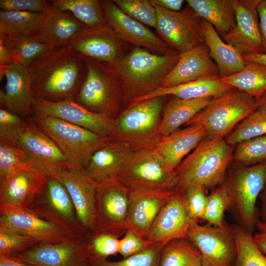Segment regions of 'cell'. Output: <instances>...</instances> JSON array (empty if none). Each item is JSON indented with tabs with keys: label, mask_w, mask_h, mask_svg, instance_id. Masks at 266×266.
I'll list each match as a JSON object with an SVG mask.
<instances>
[{
	"label": "cell",
	"mask_w": 266,
	"mask_h": 266,
	"mask_svg": "<svg viewBox=\"0 0 266 266\" xmlns=\"http://www.w3.org/2000/svg\"><path fill=\"white\" fill-rule=\"evenodd\" d=\"M27 67L34 98L52 101L75 100L87 72L68 46L52 48Z\"/></svg>",
	"instance_id": "obj_1"
},
{
	"label": "cell",
	"mask_w": 266,
	"mask_h": 266,
	"mask_svg": "<svg viewBox=\"0 0 266 266\" xmlns=\"http://www.w3.org/2000/svg\"><path fill=\"white\" fill-rule=\"evenodd\" d=\"M234 146L222 137H205L175 168V191L184 194L194 188H212L222 184Z\"/></svg>",
	"instance_id": "obj_2"
},
{
	"label": "cell",
	"mask_w": 266,
	"mask_h": 266,
	"mask_svg": "<svg viewBox=\"0 0 266 266\" xmlns=\"http://www.w3.org/2000/svg\"><path fill=\"white\" fill-rule=\"evenodd\" d=\"M180 54L160 55L135 47L111 67L130 100L160 86L162 79L174 67Z\"/></svg>",
	"instance_id": "obj_3"
},
{
	"label": "cell",
	"mask_w": 266,
	"mask_h": 266,
	"mask_svg": "<svg viewBox=\"0 0 266 266\" xmlns=\"http://www.w3.org/2000/svg\"><path fill=\"white\" fill-rule=\"evenodd\" d=\"M165 97L131 104L114 119L110 139L126 142L136 149L154 148L161 138L159 127Z\"/></svg>",
	"instance_id": "obj_4"
},
{
	"label": "cell",
	"mask_w": 266,
	"mask_h": 266,
	"mask_svg": "<svg viewBox=\"0 0 266 266\" xmlns=\"http://www.w3.org/2000/svg\"><path fill=\"white\" fill-rule=\"evenodd\" d=\"M32 119L55 142L74 169L83 170L93 154L110 139L56 118L33 117Z\"/></svg>",
	"instance_id": "obj_5"
},
{
	"label": "cell",
	"mask_w": 266,
	"mask_h": 266,
	"mask_svg": "<svg viewBox=\"0 0 266 266\" xmlns=\"http://www.w3.org/2000/svg\"><path fill=\"white\" fill-rule=\"evenodd\" d=\"M256 110V100L233 88L214 97L210 103L185 125H200L211 138L222 137Z\"/></svg>",
	"instance_id": "obj_6"
},
{
	"label": "cell",
	"mask_w": 266,
	"mask_h": 266,
	"mask_svg": "<svg viewBox=\"0 0 266 266\" xmlns=\"http://www.w3.org/2000/svg\"><path fill=\"white\" fill-rule=\"evenodd\" d=\"M86 74L75 101L88 109L114 119L120 102V82L113 68L103 63L82 60Z\"/></svg>",
	"instance_id": "obj_7"
},
{
	"label": "cell",
	"mask_w": 266,
	"mask_h": 266,
	"mask_svg": "<svg viewBox=\"0 0 266 266\" xmlns=\"http://www.w3.org/2000/svg\"><path fill=\"white\" fill-rule=\"evenodd\" d=\"M130 189L175 190L177 177L154 148L137 149L117 177Z\"/></svg>",
	"instance_id": "obj_8"
},
{
	"label": "cell",
	"mask_w": 266,
	"mask_h": 266,
	"mask_svg": "<svg viewBox=\"0 0 266 266\" xmlns=\"http://www.w3.org/2000/svg\"><path fill=\"white\" fill-rule=\"evenodd\" d=\"M225 183L230 207L236 211L241 226L251 232L258 220L257 199L266 183V161L237 168Z\"/></svg>",
	"instance_id": "obj_9"
},
{
	"label": "cell",
	"mask_w": 266,
	"mask_h": 266,
	"mask_svg": "<svg viewBox=\"0 0 266 266\" xmlns=\"http://www.w3.org/2000/svg\"><path fill=\"white\" fill-rule=\"evenodd\" d=\"M94 183L96 230L94 233H110L119 237L126 231L130 189L118 177Z\"/></svg>",
	"instance_id": "obj_10"
},
{
	"label": "cell",
	"mask_w": 266,
	"mask_h": 266,
	"mask_svg": "<svg viewBox=\"0 0 266 266\" xmlns=\"http://www.w3.org/2000/svg\"><path fill=\"white\" fill-rule=\"evenodd\" d=\"M28 208L42 219L78 236H89L78 220L74 204L66 189L53 176L47 178Z\"/></svg>",
	"instance_id": "obj_11"
},
{
	"label": "cell",
	"mask_w": 266,
	"mask_h": 266,
	"mask_svg": "<svg viewBox=\"0 0 266 266\" xmlns=\"http://www.w3.org/2000/svg\"><path fill=\"white\" fill-rule=\"evenodd\" d=\"M154 6L157 14L155 29L162 40L174 51L182 53L204 43L202 19L189 6L180 11Z\"/></svg>",
	"instance_id": "obj_12"
},
{
	"label": "cell",
	"mask_w": 266,
	"mask_h": 266,
	"mask_svg": "<svg viewBox=\"0 0 266 266\" xmlns=\"http://www.w3.org/2000/svg\"><path fill=\"white\" fill-rule=\"evenodd\" d=\"M187 236L200 252L202 266H233L236 243L232 228L227 224L215 227L193 221Z\"/></svg>",
	"instance_id": "obj_13"
},
{
	"label": "cell",
	"mask_w": 266,
	"mask_h": 266,
	"mask_svg": "<svg viewBox=\"0 0 266 266\" xmlns=\"http://www.w3.org/2000/svg\"><path fill=\"white\" fill-rule=\"evenodd\" d=\"M18 143L25 151L31 167L47 176L73 169L66 156L32 118L27 119Z\"/></svg>",
	"instance_id": "obj_14"
},
{
	"label": "cell",
	"mask_w": 266,
	"mask_h": 266,
	"mask_svg": "<svg viewBox=\"0 0 266 266\" xmlns=\"http://www.w3.org/2000/svg\"><path fill=\"white\" fill-rule=\"evenodd\" d=\"M33 117L56 118L110 138L114 119L86 109L74 100L52 101L34 98Z\"/></svg>",
	"instance_id": "obj_15"
},
{
	"label": "cell",
	"mask_w": 266,
	"mask_h": 266,
	"mask_svg": "<svg viewBox=\"0 0 266 266\" xmlns=\"http://www.w3.org/2000/svg\"><path fill=\"white\" fill-rule=\"evenodd\" d=\"M107 26L122 40L160 55L178 54L145 25L124 13L112 0H100Z\"/></svg>",
	"instance_id": "obj_16"
},
{
	"label": "cell",
	"mask_w": 266,
	"mask_h": 266,
	"mask_svg": "<svg viewBox=\"0 0 266 266\" xmlns=\"http://www.w3.org/2000/svg\"><path fill=\"white\" fill-rule=\"evenodd\" d=\"M0 227L28 235L40 242L57 243L78 236L45 220L28 208L0 204Z\"/></svg>",
	"instance_id": "obj_17"
},
{
	"label": "cell",
	"mask_w": 266,
	"mask_h": 266,
	"mask_svg": "<svg viewBox=\"0 0 266 266\" xmlns=\"http://www.w3.org/2000/svg\"><path fill=\"white\" fill-rule=\"evenodd\" d=\"M34 266H90L87 237L62 242H40L12 256Z\"/></svg>",
	"instance_id": "obj_18"
},
{
	"label": "cell",
	"mask_w": 266,
	"mask_h": 266,
	"mask_svg": "<svg viewBox=\"0 0 266 266\" xmlns=\"http://www.w3.org/2000/svg\"><path fill=\"white\" fill-rule=\"evenodd\" d=\"M192 221L186 209L184 194L176 191L157 216L144 241L148 247H163L173 240L188 238Z\"/></svg>",
	"instance_id": "obj_19"
},
{
	"label": "cell",
	"mask_w": 266,
	"mask_h": 266,
	"mask_svg": "<svg viewBox=\"0 0 266 266\" xmlns=\"http://www.w3.org/2000/svg\"><path fill=\"white\" fill-rule=\"evenodd\" d=\"M120 39L109 27H86L68 47L82 60H91L113 67L123 58Z\"/></svg>",
	"instance_id": "obj_20"
},
{
	"label": "cell",
	"mask_w": 266,
	"mask_h": 266,
	"mask_svg": "<svg viewBox=\"0 0 266 266\" xmlns=\"http://www.w3.org/2000/svg\"><path fill=\"white\" fill-rule=\"evenodd\" d=\"M261 0H235V28L222 36L242 55L263 53L258 6Z\"/></svg>",
	"instance_id": "obj_21"
},
{
	"label": "cell",
	"mask_w": 266,
	"mask_h": 266,
	"mask_svg": "<svg viewBox=\"0 0 266 266\" xmlns=\"http://www.w3.org/2000/svg\"><path fill=\"white\" fill-rule=\"evenodd\" d=\"M175 192L130 189L126 230H132L144 240L157 216Z\"/></svg>",
	"instance_id": "obj_22"
},
{
	"label": "cell",
	"mask_w": 266,
	"mask_h": 266,
	"mask_svg": "<svg viewBox=\"0 0 266 266\" xmlns=\"http://www.w3.org/2000/svg\"><path fill=\"white\" fill-rule=\"evenodd\" d=\"M5 77V90H0L2 108L24 118L33 115L34 96L27 66L13 63L0 66V80Z\"/></svg>",
	"instance_id": "obj_23"
},
{
	"label": "cell",
	"mask_w": 266,
	"mask_h": 266,
	"mask_svg": "<svg viewBox=\"0 0 266 266\" xmlns=\"http://www.w3.org/2000/svg\"><path fill=\"white\" fill-rule=\"evenodd\" d=\"M66 189L74 204L78 220L90 235L96 230L95 185L83 170L68 169L51 176Z\"/></svg>",
	"instance_id": "obj_24"
},
{
	"label": "cell",
	"mask_w": 266,
	"mask_h": 266,
	"mask_svg": "<svg viewBox=\"0 0 266 266\" xmlns=\"http://www.w3.org/2000/svg\"><path fill=\"white\" fill-rule=\"evenodd\" d=\"M212 75H219L218 69L203 43L180 53L178 61L162 79L160 86L171 87Z\"/></svg>",
	"instance_id": "obj_25"
},
{
	"label": "cell",
	"mask_w": 266,
	"mask_h": 266,
	"mask_svg": "<svg viewBox=\"0 0 266 266\" xmlns=\"http://www.w3.org/2000/svg\"><path fill=\"white\" fill-rule=\"evenodd\" d=\"M86 27L69 12L51 4L44 12L34 39L53 48L69 46Z\"/></svg>",
	"instance_id": "obj_26"
},
{
	"label": "cell",
	"mask_w": 266,
	"mask_h": 266,
	"mask_svg": "<svg viewBox=\"0 0 266 266\" xmlns=\"http://www.w3.org/2000/svg\"><path fill=\"white\" fill-rule=\"evenodd\" d=\"M136 150L126 142L110 139L93 154L83 170L94 182L117 177Z\"/></svg>",
	"instance_id": "obj_27"
},
{
	"label": "cell",
	"mask_w": 266,
	"mask_h": 266,
	"mask_svg": "<svg viewBox=\"0 0 266 266\" xmlns=\"http://www.w3.org/2000/svg\"><path fill=\"white\" fill-rule=\"evenodd\" d=\"M48 177L31 167L14 172L0 180V204L28 208Z\"/></svg>",
	"instance_id": "obj_28"
},
{
	"label": "cell",
	"mask_w": 266,
	"mask_h": 266,
	"mask_svg": "<svg viewBox=\"0 0 266 266\" xmlns=\"http://www.w3.org/2000/svg\"><path fill=\"white\" fill-rule=\"evenodd\" d=\"M206 136L207 133L203 126H188L186 128L178 129L161 137L155 149L168 165L175 170L184 158Z\"/></svg>",
	"instance_id": "obj_29"
},
{
	"label": "cell",
	"mask_w": 266,
	"mask_h": 266,
	"mask_svg": "<svg viewBox=\"0 0 266 266\" xmlns=\"http://www.w3.org/2000/svg\"><path fill=\"white\" fill-rule=\"evenodd\" d=\"M201 19L204 43L211 58L217 66L219 77H228L241 71L245 64L243 55L235 47L223 40L210 23Z\"/></svg>",
	"instance_id": "obj_30"
},
{
	"label": "cell",
	"mask_w": 266,
	"mask_h": 266,
	"mask_svg": "<svg viewBox=\"0 0 266 266\" xmlns=\"http://www.w3.org/2000/svg\"><path fill=\"white\" fill-rule=\"evenodd\" d=\"M219 78V75L208 76L171 87L159 86L145 95L133 99L131 100V104L153 98L169 95L182 99L216 97L233 88L221 82Z\"/></svg>",
	"instance_id": "obj_31"
},
{
	"label": "cell",
	"mask_w": 266,
	"mask_h": 266,
	"mask_svg": "<svg viewBox=\"0 0 266 266\" xmlns=\"http://www.w3.org/2000/svg\"><path fill=\"white\" fill-rule=\"evenodd\" d=\"M214 97L182 99L172 96L165 107L159 133L161 137L166 136L183 124H186L208 105Z\"/></svg>",
	"instance_id": "obj_32"
},
{
	"label": "cell",
	"mask_w": 266,
	"mask_h": 266,
	"mask_svg": "<svg viewBox=\"0 0 266 266\" xmlns=\"http://www.w3.org/2000/svg\"><path fill=\"white\" fill-rule=\"evenodd\" d=\"M235 0H187V3L200 18L210 23L222 37L236 25Z\"/></svg>",
	"instance_id": "obj_33"
},
{
	"label": "cell",
	"mask_w": 266,
	"mask_h": 266,
	"mask_svg": "<svg viewBox=\"0 0 266 266\" xmlns=\"http://www.w3.org/2000/svg\"><path fill=\"white\" fill-rule=\"evenodd\" d=\"M219 79L221 82L257 100L266 92V66L245 61L244 67L241 71Z\"/></svg>",
	"instance_id": "obj_34"
},
{
	"label": "cell",
	"mask_w": 266,
	"mask_h": 266,
	"mask_svg": "<svg viewBox=\"0 0 266 266\" xmlns=\"http://www.w3.org/2000/svg\"><path fill=\"white\" fill-rule=\"evenodd\" d=\"M44 12L0 11V35L33 37L36 33Z\"/></svg>",
	"instance_id": "obj_35"
},
{
	"label": "cell",
	"mask_w": 266,
	"mask_h": 266,
	"mask_svg": "<svg viewBox=\"0 0 266 266\" xmlns=\"http://www.w3.org/2000/svg\"><path fill=\"white\" fill-rule=\"evenodd\" d=\"M51 4L63 11L69 12L86 28L108 27L98 0H52Z\"/></svg>",
	"instance_id": "obj_36"
},
{
	"label": "cell",
	"mask_w": 266,
	"mask_h": 266,
	"mask_svg": "<svg viewBox=\"0 0 266 266\" xmlns=\"http://www.w3.org/2000/svg\"><path fill=\"white\" fill-rule=\"evenodd\" d=\"M160 266H202L201 256L188 238L177 239L163 247Z\"/></svg>",
	"instance_id": "obj_37"
},
{
	"label": "cell",
	"mask_w": 266,
	"mask_h": 266,
	"mask_svg": "<svg viewBox=\"0 0 266 266\" xmlns=\"http://www.w3.org/2000/svg\"><path fill=\"white\" fill-rule=\"evenodd\" d=\"M11 54L14 63L25 66L33 63L52 47L41 43L33 37L22 35H0Z\"/></svg>",
	"instance_id": "obj_38"
},
{
	"label": "cell",
	"mask_w": 266,
	"mask_h": 266,
	"mask_svg": "<svg viewBox=\"0 0 266 266\" xmlns=\"http://www.w3.org/2000/svg\"><path fill=\"white\" fill-rule=\"evenodd\" d=\"M232 228L236 248L233 266H266V256L256 244L251 232L242 226Z\"/></svg>",
	"instance_id": "obj_39"
},
{
	"label": "cell",
	"mask_w": 266,
	"mask_h": 266,
	"mask_svg": "<svg viewBox=\"0 0 266 266\" xmlns=\"http://www.w3.org/2000/svg\"><path fill=\"white\" fill-rule=\"evenodd\" d=\"M266 135V113L255 110L240 122L226 137L230 145Z\"/></svg>",
	"instance_id": "obj_40"
},
{
	"label": "cell",
	"mask_w": 266,
	"mask_h": 266,
	"mask_svg": "<svg viewBox=\"0 0 266 266\" xmlns=\"http://www.w3.org/2000/svg\"><path fill=\"white\" fill-rule=\"evenodd\" d=\"M230 199L225 183H223L207 196L203 219L208 225L215 227L225 225V211L230 207Z\"/></svg>",
	"instance_id": "obj_41"
},
{
	"label": "cell",
	"mask_w": 266,
	"mask_h": 266,
	"mask_svg": "<svg viewBox=\"0 0 266 266\" xmlns=\"http://www.w3.org/2000/svg\"><path fill=\"white\" fill-rule=\"evenodd\" d=\"M233 158L244 166L266 161V135L245 140L236 144Z\"/></svg>",
	"instance_id": "obj_42"
},
{
	"label": "cell",
	"mask_w": 266,
	"mask_h": 266,
	"mask_svg": "<svg viewBox=\"0 0 266 266\" xmlns=\"http://www.w3.org/2000/svg\"><path fill=\"white\" fill-rule=\"evenodd\" d=\"M29 167H31L27 155L18 144L0 143V180L18 170Z\"/></svg>",
	"instance_id": "obj_43"
},
{
	"label": "cell",
	"mask_w": 266,
	"mask_h": 266,
	"mask_svg": "<svg viewBox=\"0 0 266 266\" xmlns=\"http://www.w3.org/2000/svg\"><path fill=\"white\" fill-rule=\"evenodd\" d=\"M126 15L147 26L155 28L156 10L150 0H113Z\"/></svg>",
	"instance_id": "obj_44"
},
{
	"label": "cell",
	"mask_w": 266,
	"mask_h": 266,
	"mask_svg": "<svg viewBox=\"0 0 266 266\" xmlns=\"http://www.w3.org/2000/svg\"><path fill=\"white\" fill-rule=\"evenodd\" d=\"M119 236L107 233H94L87 237L90 260H103L119 254Z\"/></svg>",
	"instance_id": "obj_45"
},
{
	"label": "cell",
	"mask_w": 266,
	"mask_h": 266,
	"mask_svg": "<svg viewBox=\"0 0 266 266\" xmlns=\"http://www.w3.org/2000/svg\"><path fill=\"white\" fill-rule=\"evenodd\" d=\"M39 243V241L28 235L0 227V255L12 256Z\"/></svg>",
	"instance_id": "obj_46"
},
{
	"label": "cell",
	"mask_w": 266,
	"mask_h": 266,
	"mask_svg": "<svg viewBox=\"0 0 266 266\" xmlns=\"http://www.w3.org/2000/svg\"><path fill=\"white\" fill-rule=\"evenodd\" d=\"M163 247L153 246L117 262L90 260V266H160Z\"/></svg>",
	"instance_id": "obj_47"
},
{
	"label": "cell",
	"mask_w": 266,
	"mask_h": 266,
	"mask_svg": "<svg viewBox=\"0 0 266 266\" xmlns=\"http://www.w3.org/2000/svg\"><path fill=\"white\" fill-rule=\"evenodd\" d=\"M27 120L3 108L0 109V143L18 144Z\"/></svg>",
	"instance_id": "obj_48"
},
{
	"label": "cell",
	"mask_w": 266,
	"mask_h": 266,
	"mask_svg": "<svg viewBox=\"0 0 266 266\" xmlns=\"http://www.w3.org/2000/svg\"><path fill=\"white\" fill-rule=\"evenodd\" d=\"M186 209L193 221L203 219L207 196L204 188L198 187L183 194Z\"/></svg>",
	"instance_id": "obj_49"
},
{
	"label": "cell",
	"mask_w": 266,
	"mask_h": 266,
	"mask_svg": "<svg viewBox=\"0 0 266 266\" xmlns=\"http://www.w3.org/2000/svg\"><path fill=\"white\" fill-rule=\"evenodd\" d=\"M51 5L45 0H0V8L2 10L31 12H45Z\"/></svg>",
	"instance_id": "obj_50"
},
{
	"label": "cell",
	"mask_w": 266,
	"mask_h": 266,
	"mask_svg": "<svg viewBox=\"0 0 266 266\" xmlns=\"http://www.w3.org/2000/svg\"><path fill=\"white\" fill-rule=\"evenodd\" d=\"M148 248L144 241L133 231L127 230L119 240V254L123 259L136 254Z\"/></svg>",
	"instance_id": "obj_51"
},
{
	"label": "cell",
	"mask_w": 266,
	"mask_h": 266,
	"mask_svg": "<svg viewBox=\"0 0 266 266\" xmlns=\"http://www.w3.org/2000/svg\"><path fill=\"white\" fill-rule=\"evenodd\" d=\"M258 12L263 53H266V0H261Z\"/></svg>",
	"instance_id": "obj_52"
},
{
	"label": "cell",
	"mask_w": 266,
	"mask_h": 266,
	"mask_svg": "<svg viewBox=\"0 0 266 266\" xmlns=\"http://www.w3.org/2000/svg\"><path fill=\"white\" fill-rule=\"evenodd\" d=\"M255 226L258 233L253 236L254 241L261 251L266 255V224L258 220Z\"/></svg>",
	"instance_id": "obj_53"
},
{
	"label": "cell",
	"mask_w": 266,
	"mask_h": 266,
	"mask_svg": "<svg viewBox=\"0 0 266 266\" xmlns=\"http://www.w3.org/2000/svg\"><path fill=\"white\" fill-rule=\"evenodd\" d=\"M154 5L172 11H180L184 3L183 0H150Z\"/></svg>",
	"instance_id": "obj_54"
},
{
	"label": "cell",
	"mask_w": 266,
	"mask_h": 266,
	"mask_svg": "<svg viewBox=\"0 0 266 266\" xmlns=\"http://www.w3.org/2000/svg\"><path fill=\"white\" fill-rule=\"evenodd\" d=\"M14 63V61L9 50L0 38V66H8Z\"/></svg>",
	"instance_id": "obj_55"
},
{
	"label": "cell",
	"mask_w": 266,
	"mask_h": 266,
	"mask_svg": "<svg viewBox=\"0 0 266 266\" xmlns=\"http://www.w3.org/2000/svg\"><path fill=\"white\" fill-rule=\"evenodd\" d=\"M0 266H34L12 256L0 255Z\"/></svg>",
	"instance_id": "obj_56"
},
{
	"label": "cell",
	"mask_w": 266,
	"mask_h": 266,
	"mask_svg": "<svg viewBox=\"0 0 266 266\" xmlns=\"http://www.w3.org/2000/svg\"><path fill=\"white\" fill-rule=\"evenodd\" d=\"M243 57L246 61L256 62L266 66V53L255 55H243Z\"/></svg>",
	"instance_id": "obj_57"
},
{
	"label": "cell",
	"mask_w": 266,
	"mask_h": 266,
	"mask_svg": "<svg viewBox=\"0 0 266 266\" xmlns=\"http://www.w3.org/2000/svg\"><path fill=\"white\" fill-rule=\"evenodd\" d=\"M260 198L262 200V207L261 210V217L262 221L266 224V183L261 193Z\"/></svg>",
	"instance_id": "obj_58"
},
{
	"label": "cell",
	"mask_w": 266,
	"mask_h": 266,
	"mask_svg": "<svg viewBox=\"0 0 266 266\" xmlns=\"http://www.w3.org/2000/svg\"><path fill=\"white\" fill-rule=\"evenodd\" d=\"M256 100V110L266 113V92Z\"/></svg>",
	"instance_id": "obj_59"
}]
</instances>
